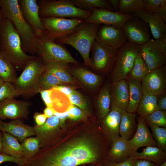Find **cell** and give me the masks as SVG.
I'll return each mask as SVG.
<instances>
[{
  "label": "cell",
  "instance_id": "6da1fadb",
  "mask_svg": "<svg viewBox=\"0 0 166 166\" xmlns=\"http://www.w3.org/2000/svg\"><path fill=\"white\" fill-rule=\"evenodd\" d=\"M0 53L17 71H22L36 56L28 55L23 50L20 37L11 22L4 17L0 32Z\"/></svg>",
  "mask_w": 166,
  "mask_h": 166
},
{
  "label": "cell",
  "instance_id": "7a4b0ae2",
  "mask_svg": "<svg viewBox=\"0 0 166 166\" xmlns=\"http://www.w3.org/2000/svg\"><path fill=\"white\" fill-rule=\"evenodd\" d=\"M0 7L4 17L10 20L19 34L23 51L31 55L36 54L35 34L23 16L18 0H0Z\"/></svg>",
  "mask_w": 166,
  "mask_h": 166
},
{
  "label": "cell",
  "instance_id": "3957f363",
  "mask_svg": "<svg viewBox=\"0 0 166 166\" xmlns=\"http://www.w3.org/2000/svg\"><path fill=\"white\" fill-rule=\"evenodd\" d=\"M100 26V24L85 21L73 33L55 42L59 44H67L72 46L81 55L85 65L89 66L90 52Z\"/></svg>",
  "mask_w": 166,
  "mask_h": 166
},
{
  "label": "cell",
  "instance_id": "277c9868",
  "mask_svg": "<svg viewBox=\"0 0 166 166\" xmlns=\"http://www.w3.org/2000/svg\"><path fill=\"white\" fill-rule=\"evenodd\" d=\"M45 71L44 62L36 56L30 61L13 83L20 95L30 97L40 93V77Z\"/></svg>",
  "mask_w": 166,
  "mask_h": 166
},
{
  "label": "cell",
  "instance_id": "5b68a950",
  "mask_svg": "<svg viewBox=\"0 0 166 166\" xmlns=\"http://www.w3.org/2000/svg\"><path fill=\"white\" fill-rule=\"evenodd\" d=\"M140 50V45L128 41L115 50L110 69L113 82L126 79Z\"/></svg>",
  "mask_w": 166,
  "mask_h": 166
},
{
  "label": "cell",
  "instance_id": "8992f818",
  "mask_svg": "<svg viewBox=\"0 0 166 166\" xmlns=\"http://www.w3.org/2000/svg\"><path fill=\"white\" fill-rule=\"evenodd\" d=\"M40 18L56 17L71 18L84 19L92 13V11L81 9L74 5L71 0L37 1Z\"/></svg>",
  "mask_w": 166,
  "mask_h": 166
},
{
  "label": "cell",
  "instance_id": "52a82bcc",
  "mask_svg": "<svg viewBox=\"0 0 166 166\" xmlns=\"http://www.w3.org/2000/svg\"><path fill=\"white\" fill-rule=\"evenodd\" d=\"M36 54L43 61H52L76 65L79 63L69 51L61 44L57 43L45 36L35 38Z\"/></svg>",
  "mask_w": 166,
  "mask_h": 166
},
{
  "label": "cell",
  "instance_id": "ba28073f",
  "mask_svg": "<svg viewBox=\"0 0 166 166\" xmlns=\"http://www.w3.org/2000/svg\"><path fill=\"white\" fill-rule=\"evenodd\" d=\"M41 19L45 36L55 42L73 33L85 22L84 19L79 18L49 17Z\"/></svg>",
  "mask_w": 166,
  "mask_h": 166
},
{
  "label": "cell",
  "instance_id": "9c48e42d",
  "mask_svg": "<svg viewBox=\"0 0 166 166\" xmlns=\"http://www.w3.org/2000/svg\"><path fill=\"white\" fill-rule=\"evenodd\" d=\"M140 53L149 71L165 65L166 61V35L150 39L140 45Z\"/></svg>",
  "mask_w": 166,
  "mask_h": 166
},
{
  "label": "cell",
  "instance_id": "30bf717a",
  "mask_svg": "<svg viewBox=\"0 0 166 166\" xmlns=\"http://www.w3.org/2000/svg\"><path fill=\"white\" fill-rule=\"evenodd\" d=\"M122 29L128 42L140 45L150 39L151 33L148 24L138 17L133 16L128 20Z\"/></svg>",
  "mask_w": 166,
  "mask_h": 166
},
{
  "label": "cell",
  "instance_id": "8fae6325",
  "mask_svg": "<svg viewBox=\"0 0 166 166\" xmlns=\"http://www.w3.org/2000/svg\"><path fill=\"white\" fill-rule=\"evenodd\" d=\"M166 69L164 65L149 72L141 80L143 94L158 96L165 92Z\"/></svg>",
  "mask_w": 166,
  "mask_h": 166
},
{
  "label": "cell",
  "instance_id": "7c38bea8",
  "mask_svg": "<svg viewBox=\"0 0 166 166\" xmlns=\"http://www.w3.org/2000/svg\"><path fill=\"white\" fill-rule=\"evenodd\" d=\"M92 11V14L84 20L85 22L118 28H122L126 22L134 16L132 14H124L102 9H95Z\"/></svg>",
  "mask_w": 166,
  "mask_h": 166
},
{
  "label": "cell",
  "instance_id": "4fadbf2b",
  "mask_svg": "<svg viewBox=\"0 0 166 166\" xmlns=\"http://www.w3.org/2000/svg\"><path fill=\"white\" fill-rule=\"evenodd\" d=\"M30 105L28 101L14 98L5 100L0 102V120L26 119Z\"/></svg>",
  "mask_w": 166,
  "mask_h": 166
},
{
  "label": "cell",
  "instance_id": "5bb4252c",
  "mask_svg": "<svg viewBox=\"0 0 166 166\" xmlns=\"http://www.w3.org/2000/svg\"><path fill=\"white\" fill-rule=\"evenodd\" d=\"M22 15L33 29L37 38L45 36L44 29L39 15V6L36 0H18Z\"/></svg>",
  "mask_w": 166,
  "mask_h": 166
},
{
  "label": "cell",
  "instance_id": "9a60e30c",
  "mask_svg": "<svg viewBox=\"0 0 166 166\" xmlns=\"http://www.w3.org/2000/svg\"><path fill=\"white\" fill-rule=\"evenodd\" d=\"M96 40L101 45L114 50L127 41L122 28L105 25L100 26Z\"/></svg>",
  "mask_w": 166,
  "mask_h": 166
},
{
  "label": "cell",
  "instance_id": "2e32d148",
  "mask_svg": "<svg viewBox=\"0 0 166 166\" xmlns=\"http://www.w3.org/2000/svg\"><path fill=\"white\" fill-rule=\"evenodd\" d=\"M136 119L137 126L136 132L131 139L127 140L128 147L131 154L142 147L157 146L144 118L138 115Z\"/></svg>",
  "mask_w": 166,
  "mask_h": 166
},
{
  "label": "cell",
  "instance_id": "e0dca14e",
  "mask_svg": "<svg viewBox=\"0 0 166 166\" xmlns=\"http://www.w3.org/2000/svg\"><path fill=\"white\" fill-rule=\"evenodd\" d=\"M90 50L89 66L98 71H106L110 69L115 50L101 45L96 40Z\"/></svg>",
  "mask_w": 166,
  "mask_h": 166
},
{
  "label": "cell",
  "instance_id": "ac0fdd59",
  "mask_svg": "<svg viewBox=\"0 0 166 166\" xmlns=\"http://www.w3.org/2000/svg\"><path fill=\"white\" fill-rule=\"evenodd\" d=\"M0 131L10 134L21 142L35 135L33 127L25 124L20 119L13 120L8 122L0 120Z\"/></svg>",
  "mask_w": 166,
  "mask_h": 166
},
{
  "label": "cell",
  "instance_id": "d6986e66",
  "mask_svg": "<svg viewBox=\"0 0 166 166\" xmlns=\"http://www.w3.org/2000/svg\"><path fill=\"white\" fill-rule=\"evenodd\" d=\"M111 107L117 108L123 112L126 111L129 98V86L127 80L113 82L112 85Z\"/></svg>",
  "mask_w": 166,
  "mask_h": 166
},
{
  "label": "cell",
  "instance_id": "ffe728a7",
  "mask_svg": "<svg viewBox=\"0 0 166 166\" xmlns=\"http://www.w3.org/2000/svg\"><path fill=\"white\" fill-rule=\"evenodd\" d=\"M132 14L140 18L148 24L151 33L155 39L166 35V22L156 14H150L141 10Z\"/></svg>",
  "mask_w": 166,
  "mask_h": 166
},
{
  "label": "cell",
  "instance_id": "44dd1931",
  "mask_svg": "<svg viewBox=\"0 0 166 166\" xmlns=\"http://www.w3.org/2000/svg\"><path fill=\"white\" fill-rule=\"evenodd\" d=\"M123 112L117 108L111 107L110 112L101 119L111 144L114 140L120 136V124Z\"/></svg>",
  "mask_w": 166,
  "mask_h": 166
},
{
  "label": "cell",
  "instance_id": "7402d4cb",
  "mask_svg": "<svg viewBox=\"0 0 166 166\" xmlns=\"http://www.w3.org/2000/svg\"><path fill=\"white\" fill-rule=\"evenodd\" d=\"M69 73L86 87L91 89L97 88L100 85L101 77L86 68L81 67H69Z\"/></svg>",
  "mask_w": 166,
  "mask_h": 166
},
{
  "label": "cell",
  "instance_id": "603a6c76",
  "mask_svg": "<svg viewBox=\"0 0 166 166\" xmlns=\"http://www.w3.org/2000/svg\"><path fill=\"white\" fill-rule=\"evenodd\" d=\"M131 155L128 147L127 140L120 136L112 142L107 160L120 162L128 159Z\"/></svg>",
  "mask_w": 166,
  "mask_h": 166
},
{
  "label": "cell",
  "instance_id": "cb8c5ba5",
  "mask_svg": "<svg viewBox=\"0 0 166 166\" xmlns=\"http://www.w3.org/2000/svg\"><path fill=\"white\" fill-rule=\"evenodd\" d=\"M134 160L143 159L159 166L166 161V152L156 146H148L140 152H136L130 156Z\"/></svg>",
  "mask_w": 166,
  "mask_h": 166
},
{
  "label": "cell",
  "instance_id": "d4e9b609",
  "mask_svg": "<svg viewBox=\"0 0 166 166\" xmlns=\"http://www.w3.org/2000/svg\"><path fill=\"white\" fill-rule=\"evenodd\" d=\"M43 61L45 71L54 75L63 83L74 82V79L68 70V64L52 61Z\"/></svg>",
  "mask_w": 166,
  "mask_h": 166
},
{
  "label": "cell",
  "instance_id": "484cf974",
  "mask_svg": "<svg viewBox=\"0 0 166 166\" xmlns=\"http://www.w3.org/2000/svg\"><path fill=\"white\" fill-rule=\"evenodd\" d=\"M129 86V98L126 111L136 113L143 95L141 81L138 80L127 78Z\"/></svg>",
  "mask_w": 166,
  "mask_h": 166
},
{
  "label": "cell",
  "instance_id": "4316f807",
  "mask_svg": "<svg viewBox=\"0 0 166 166\" xmlns=\"http://www.w3.org/2000/svg\"><path fill=\"white\" fill-rule=\"evenodd\" d=\"M1 153L17 158H25L22 145L18 139L6 132H2Z\"/></svg>",
  "mask_w": 166,
  "mask_h": 166
},
{
  "label": "cell",
  "instance_id": "83f0119b",
  "mask_svg": "<svg viewBox=\"0 0 166 166\" xmlns=\"http://www.w3.org/2000/svg\"><path fill=\"white\" fill-rule=\"evenodd\" d=\"M137 114L124 112L122 113L119 127V135L126 140L131 139L136 131L137 124L136 118Z\"/></svg>",
  "mask_w": 166,
  "mask_h": 166
},
{
  "label": "cell",
  "instance_id": "f1b7e54d",
  "mask_svg": "<svg viewBox=\"0 0 166 166\" xmlns=\"http://www.w3.org/2000/svg\"><path fill=\"white\" fill-rule=\"evenodd\" d=\"M97 104L99 117L102 119L111 110V97L108 86H105L101 90L97 97Z\"/></svg>",
  "mask_w": 166,
  "mask_h": 166
},
{
  "label": "cell",
  "instance_id": "f546056e",
  "mask_svg": "<svg viewBox=\"0 0 166 166\" xmlns=\"http://www.w3.org/2000/svg\"><path fill=\"white\" fill-rule=\"evenodd\" d=\"M157 97L143 94L136 112L137 115L143 117L158 110Z\"/></svg>",
  "mask_w": 166,
  "mask_h": 166
},
{
  "label": "cell",
  "instance_id": "4dcf8cb0",
  "mask_svg": "<svg viewBox=\"0 0 166 166\" xmlns=\"http://www.w3.org/2000/svg\"><path fill=\"white\" fill-rule=\"evenodd\" d=\"M73 4L82 10L92 11L102 9L114 11L109 0H71Z\"/></svg>",
  "mask_w": 166,
  "mask_h": 166
},
{
  "label": "cell",
  "instance_id": "1f68e13d",
  "mask_svg": "<svg viewBox=\"0 0 166 166\" xmlns=\"http://www.w3.org/2000/svg\"><path fill=\"white\" fill-rule=\"evenodd\" d=\"M17 77V71L14 67L0 53V77L4 82L14 83Z\"/></svg>",
  "mask_w": 166,
  "mask_h": 166
},
{
  "label": "cell",
  "instance_id": "d6a6232c",
  "mask_svg": "<svg viewBox=\"0 0 166 166\" xmlns=\"http://www.w3.org/2000/svg\"><path fill=\"white\" fill-rule=\"evenodd\" d=\"M51 97L52 108L57 112L61 113L66 111L72 105L67 96L53 89H51Z\"/></svg>",
  "mask_w": 166,
  "mask_h": 166
},
{
  "label": "cell",
  "instance_id": "836d02e7",
  "mask_svg": "<svg viewBox=\"0 0 166 166\" xmlns=\"http://www.w3.org/2000/svg\"><path fill=\"white\" fill-rule=\"evenodd\" d=\"M149 72L148 68L140 52L135 60L133 65L127 78L141 81Z\"/></svg>",
  "mask_w": 166,
  "mask_h": 166
},
{
  "label": "cell",
  "instance_id": "e575fe53",
  "mask_svg": "<svg viewBox=\"0 0 166 166\" xmlns=\"http://www.w3.org/2000/svg\"><path fill=\"white\" fill-rule=\"evenodd\" d=\"M144 0H119L118 12L132 14L142 10Z\"/></svg>",
  "mask_w": 166,
  "mask_h": 166
},
{
  "label": "cell",
  "instance_id": "d590c367",
  "mask_svg": "<svg viewBox=\"0 0 166 166\" xmlns=\"http://www.w3.org/2000/svg\"><path fill=\"white\" fill-rule=\"evenodd\" d=\"M21 142L24 158L27 160L34 156L40 149L39 140L36 136L27 137Z\"/></svg>",
  "mask_w": 166,
  "mask_h": 166
},
{
  "label": "cell",
  "instance_id": "8d00e7d4",
  "mask_svg": "<svg viewBox=\"0 0 166 166\" xmlns=\"http://www.w3.org/2000/svg\"><path fill=\"white\" fill-rule=\"evenodd\" d=\"M63 85L64 83L54 75L45 71L40 77L38 87L40 92L42 90L51 89Z\"/></svg>",
  "mask_w": 166,
  "mask_h": 166
},
{
  "label": "cell",
  "instance_id": "74e56055",
  "mask_svg": "<svg viewBox=\"0 0 166 166\" xmlns=\"http://www.w3.org/2000/svg\"><path fill=\"white\" fill-rule=\"evenodd\" d=\"M143 117L149 126L155 125L166 128V111L157 110Z\"/></svg>",
  "mask_w": 166,
  "mask_h": 166
},
{
  "label": "cell",
  "instance_id": "f35d334b",
  "mask_svg": "<svg viewBox=\"0 0 166 166\" xmlns=\"http://www.w3.org/2000/svg\"><path fill=\"white\" fill-rule=\"evenodd\" d=\"M149 127L157 146L166 152V128L155 125H151Z\"/></svg>",
  "mask_w": 166,
  "mask_h": 166
},
{
  "label": "cell",
  "instance_id": "ab89813d",
  "mask_svg": "<svg viewBox=\"0 0 166 166\" xmlns=\"http://www.w3.org/2000/svg\"><path fill=\"white\" fill-rule=\"evenodd\" d=\"M20 96L14 84L4 82L0 88V102L6 99Z\"/></svg>",
  "mask_w": 166,
  "mask_h": 166
},
{
  "label": "cell",
  "instance_id": "60d3db41",
  "mask_svg": "<svg viewBox=\"0 0 166 166\" xmlns=\"http://www.w3.org/2000/svg\"><path fill=\"white\" fill-rule=\"evenodd\" d=\"M72 104L78 107L84 111L88 109V102L85 98L76 90L68 96Z\"/></svg>",
  "mask_w": 166,
  "mask_h": 166
},
{
  "label": "cell",
  "instance_id": "b9f144b4",
  "mask_svg": "<svg viewBox=\"0 0 166 166\" xmlns=\"http://www.w3.org/2000/svg\"><path fill=\"white\" fill-rule=\"evenodd\" d=\"M164 0H144L142 9L145 12L153 14L160 10Z\"/></svg>",
  "mask_w": 166,
  "mask_h": 166
},
{
  "label": "cell",
  "instance_id": "7bdbcfd3",
  "mask_svg": "<svg viewBox=\"0 0 166 166\" xmlns=\"http://www.w3.org/2000/svg\"><path fill=\"white\" fill-rule=\"evenodd\" d=\"M26 161L25 158H17L9 155L0 153V164L5 162L14 163L18 166H23Z\"/></svg>",
  "mask_w": 166,
  "mask_h": 166
},
{
  "label": "cell",
  "instance_id": "ee69618b",
  "mask_svg": "<svg viewBox=\"0 0 166 166\" xmlns=\"http://www.w3.org/2000/svg\"><path fill=\"white\" fill-rule=\"evenodd\" d=\"M68 114V118L76 121L83 117L84 113L80 109L73 105H71L66 111Z\"/></svg>",
  "mask_w": 166,
  "mask_h": 166
},
{
  "label": "cell",
  "instance_id": "f6af8a7d",
  "mask_svg": "<svg viewBox=\"0 0 166 166\" xmlns=\"http://www.w3.org/2000/svg\"><path fill=\"white\" fill-rule=\"evenodd\" d=\"M134 160L130 156L127 159L120 162L106 160L103 164L104 166H132Z\"/></svg>",
  "mask_w": 166,
  "mask_h": 166
},
{
  "label": "cell",
  "instance_id": "bcb514c9",
  "mask_svg": "<svg viewBox=\"0 0 166 166\" xmlns=\"http://www.w3.org/2000/svg\"><path fill=\"white\" fill-rule=\"evenodd\" d=\"M51 89L41 91L40 93L44 102L47 107L52 108L51 97Z\"/></svg>",
  "mask_w": 166,
  "mask_h": 166
},
{
  "label": "cell",
  "instance_id": "7dc6e473",
  "mask_svg": "<svg viewBox=\"0 0 166 166\" xmlns=\"http://www.w3.org/2000/svg\"><path fill=\"white\" fill-rule=\"evenodd\" d=\"M165 93L158 95L157 101L158 110L166 111V95Z\"/></svg>",
  "mask_w": 166,
  "mask_h": 166
},
{
  "label": "cell",
  "instance_id": "c3c4849f",
  "mask_svg": "<svg viewBox=\"0 0 166 166\" xmlns=\"http://www.w3.org/2000/svg\"><path fill=\"white\" fill-rule=\"evenodd\" d=\"M53 89L60 91L67 96L71 94L75 91L73 88L63 85L56 86Z\"/></svg>",
  "mask_w": 166,
  "mask_h": 166
},
{
  "label": "cell",
  "instance_id": "681fc988",
  "mask_svg": "<svg viewBox=\"0 0 166 166\" xmlns=\"http://www.w3.org/2000/svg\"><path fill=\"white\" fill-rule=\"evenodd\" d=\"M35 122L38 126H40L44 124L46 121L47 117L43 113L38 112L35 113L33 116Z\"/></svg>",
  "mask_w": 166,
  "mask_h": 166
},
{
  "label": "cell",
  "instance_id": "f907efd6",
  "mask_svg": "<svg viewBox=\"0 0 166 166\" xmlns=\"http://www.w3.org/2000/svg\"><path fill=\"white\" fill-rule=\"evenodd\" d=\"M132 166H157L154 163L150 161L143 160H134Z\"/></svg>",
  "mask_w": 166,
  "mask_h": 166
},
{
  "label": "cell",
  "instance_id": "816d5d0a",
  "mask_svg": "<svg viewBox=\"0 0 166 166\" xmlns=\"http://www.w3.org/2000/svg\"><path fill=\"white\" fill-rule=\"evenodd\" d=\"M156 14L160 17L165 22H166V0H164L160 10Z\"/></svg>",
  "mask_w": 166,
  "mask_h": 166
},
{
  "label": "cell",
  "instance_id": "f5cc1de1",
  "mask_svg": "<svg viewBox=\"0 0 166 166\" xmlns=\"http://www.w3.org/2000/svg\"><path fill=\"white\" fill-rule=\"evenodd\" d=\"M54 115L57 117L60 120V122H63L68 118V114L66 111L63 112H58L55 111Z\"/></svg>",
  "mask_w": 166,
  "mask_h": 166
},
{
  "label": "cell",
  "instance_id": "db71d44e",
  "mask_svg": "<svg viewBox=\"0 0 166 166\" xmlns=\"http://www.w3.org/2000/svg\"><path fill=\"white\" fill-rule=\"evenodd\" d=\"M55 111L52 108L47 107L44 110L43 112L44 114L48 118L53 116Z\"/></svg>",
  "mask_w": 166,
  "mask_h": 166
},
{
  "label": "cell",
  "instance_id": "11a10c76",
  "mask_svg": "<svg viewBox=\"0 0 166 166\" xmlns=\"http://www.w3.org/2000/svg\"><path fill=\"white\" fill-rule=\"evenodd\" d=\"M114 11L118 12L119 0H109Z\"/></svg>",
  "mask_w": 166,
  "mask_h": 166
},
{
  "label": "cell",
  "instance_id": "9f6ffc18",
  "mask_svg": "<svg viewBox=\"0 0 166 166\" xmlns=\"http://www.w3.org/2000/svg\"><path fill=\"white\" fill-rule=\"evenodd\" d=\"M4 17L3 13L2 12V10L0 7V32L1 25L2 23V21Z\"/></svg>",
  "mask_w": 166,
  "mask_h": 166
},
{
  "label": "cell",
  "instance_id": "6f0895ef",
  "mask_svg": "<svg viewBox=\"0 0 166 166\" xmlns=\"http://www.w3.org/2000/svg\"><path fill=\"white\" fill-rule=\"evenodd\" d=\"M2 132L0 131V153H1L2 148Z\"/></svg>",
  "mask_w": 166,
  "mask_h": 166
},
{
  "label": "cell",
  "instance_id": "680465c9",
  "mask_svg": "<svg viewBox=\"0 0 166 166\" xmlns=\"http://www.w3.org/2000/svg\"><path fill=\"white\" fill-rule=\"evenodd\" d=\"M4 82V81L0 77V88L2 86Z\"/></svg>",
  "mask_w": 166,
  "mask_h": 166
},
{
  "label": "cell",
  "instance_id": "91938a15",
  "mask_svg": "<svg viewBox=\"0 0 166 166\" xmlns=\"http://www.w3.org/2000/svg\"><path fill=\"white\" fill-rule=\"evenodd\" d=\"M159 166H166V161H165L164 162Z\"/></svg>",
  "mask_w": 166,
  "mask_h": 166
},
{
  "label": "cell",
  "instance_id": "94428289",
  "mask_svg": "<svg viewBox=\"0 0 166 166\" xmlns=\"http://www.w3.org/2000/svg\"><path fill=\"white\" fill-rule=\"evenodd\" d=\"M95 165L93 166H104L103 164H95Z\"/></svg>",
  "mask_w": 166,
  "mask_h": 166
}]
</instances>
